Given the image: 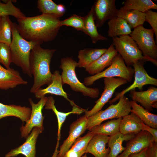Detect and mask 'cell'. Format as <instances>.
I'll list each match as a JSON object with an SVG mask.
<instances>
[{
  "mask_svg": "<svg viewBox=\"0 0 157 157\" xmlns=\"http://www.w3.org/2000/svg\"><path fill=\"white\" fill-rule=\"evenodd\" d=\"M134 73V69L131 67L127 66L122 57L118 53L107 69L96 74L85 78L83 84L87 87L92 85L100 78L114 77L122 78L129 82L131 81Z\"/></svg>",
  "mask_w": 157,
  "mask_h": 157,
  "instance_id": "obj_7",
  "label": "cell"
},
{
  "mask_svg": "<svg viewBox=\"0 0 157 157\" xmlns=\"http://www.w3.org/2000/svg\"><path fill=\"white\" fill-rule=\"evenodd\" d=\"M87 117L85 115L70 125L69 135L60 146L57 157L63 156L76 139L84 133L87 129Z\"/></svg>",
  "mask_w": 157,
  "mask_h": 157,
  "instance_id": "obj_13",
  "label": "cell"
},
{
  "mask_svg": "<svg viewBox=\"0 0 157 157\" xmlns=\"http://www.w3.org/2000/svg\"><path fill=\"white\" fill-rule=\"evenodd\" d=\"M115 0H97L91 7L97 27H101L108 20L117 17L118 9Z\"/></svg>",
  "mask_w": 157,
  "mask_h": 157,
  "instance_id": "obj_12",
  "label": "cell"
},
{
  "mask_svg": "<svg viewBox=\"0 0 157 157\" xmlns=\"http://www.w3.org/2000/svg\"><path fill=\"white\" fill-rule=\"evenodd\" d=\"M56 50L44 49L40 44L31 50L30 57L31 73L33 76V84L30 92L34 93L44 85H49L51 82L52 74L50 65Z\"/></svg>",
  "mask_w": 157,
  "mask_h": 157,
  "instance_id": "obj_2",
  "label": "cell"
},
{
  "mask_svg": "<svg viewBox=\"0 0 157 157\" xmlns=\"http://www.w3.org/2000/svg\"><path fill=\"white\" fill-rule=\"evenodd\" d=\"M152 28L147 29L143 25L134 28L129 35L135 42L143 56L149 61L157 66V46Z\"/></svg>",
  "mask_w": 157,
  "mask_h": 157,
  "instance_id": "obj_6",
  "label": "cell"
},
{
  "mask_svg": "<svg viewBox=\"0 0 157 157\" xmlns=\"http://www.w3.org/2000/svg\"><path fill=\"white\" fill-rule=\"evenodd\" d=\"M122 117L114 119L92 127L89 131L94 135L100 134L110 136L119 131V125Z\"/></svg>",
  "mask_w": 157,
  "mask_h": 157,
  "instance_id": "obj_30",
  "label": "cell"
},
{
  "mask_svg": "<svg viewBox=\"0 0 157 157\" xmlns=\"http://www.w3.org/2000/svg\"><path fill=\"white\" fill-rule=\"evenodd\" d=\"M143 122L135 114L131 112L122 117L119 132L124 135H136L142 131Z\"/></svg>",
  "mask_w": 157,
  "mask_h": 157,
  "instance_id": "obj_22",
  "label": "cell"
},
{
  "mask_svg": "<svg viewBox=\"0 0 157 157\" xmlns=\"http://www.w3.org/2000/svg\"><path fill=\"white\" fill-rule=\"evenodd\" d=\"M0 0V16L11 15L17 19L23 18L26 17L25 14L18 8L13 3L17 2L16 0Z\"/></svg>",
  "mask_w": 157,
  "mask_h": 157,
  "instance_id": "obj_33",
  "label": "cell"
},
{
  "mask_svg": "<svg viewBox=\"0 0 157 157\" xmlns=\"http://www.w3.org/2000/svg\"><path fill=\"white\" fill-rule=\"evenodd\" d=\"M31 109L28 107L13 104L5 105L0 102V119L8 116H14L23 122H27L29 119Z\"/></svg>",
  "mask_w": 157,
  "mask_h": 157,
  "instance_id": "obj_21",
  "label": "cell"
},
{
  "mask_svg": "<svg viewBox=\"0 0 157 157\" xmlns=\"http://www.w3.org/2000/svg\"><path fill=\"white\" fill-rule=\"evenodd\" d=\"M13 26V22L9 16H0V43L10 44Z\"/></svg>",
  "mask_w": 157,
  "mask_h": 157,
  "instance_id": "obj_32",
  "label": "cell"
},
{
  "mask_svg": "<svg viewBox=\"0 0 157 157\" xmlns=\"http://www.w3.org/2000/svg\"><path fill=\"white\" fill-rule=\"evenodd\" d=\"M113 44L128 67L139 60H148L142 55L135 42L129 35L113 37Z\"/></svg>",
  "mask_w": 157,
  "mask_h": 157,
  "instance_id": "obj_8",
  "label": "cell"
},
{
  "mask_svg": "<svg viewBox=\"0 0 157 157\" xmlns=\"http://www.w3.org/2000/svg\"><path fill=\"white\" fill-rule=\"evenodd\" d=\"M61 75L58 70L55 71L52 74L51 83L44 89L40 88L34 94L35 97L41 99L47 94H50L63 97L67 100L72 106H77L73 101L68 98L67 93L64 90Z\"/></svg>",
  "mask_w": 157,
  "mask_h": 157,
  "instance_id": "obj_16",
  "label": "cell"
},
{
  "mask_svg": "<svg viewBox=\"0 0 157 157\" xmlns=\"http://www.w3.org/2000/svg\"><path fill=\"white\" fill-rule=\"evenodd\" d=\"M57 10L60 17L63 15L66 11L65 6L61 4H57Z\"/></svg>",
  "mask_w": 157,
  "mask_h": 157,
  "instance_id": "obj_42",
  "label": "cell"
},
{
  "mask_svg": "<svg viewBox=\"0 0 157 157\" xmlns=\"http://www.w3.org/2000/svg\"><path fill=\"white\" fill-rule=\"evenodd\" d=\"M145 13V21L148 22L151 26L155 35L156 43L157 40V13L151 9L147 10Z\"/></svg>",
  "mask_w": 157,
  "mask_h": 157,
  "instance_id": "obj_38",
  "label": "cell"
},
{
  "mask_svg": "<svg viewBox=\"0 0 157 157\" xmlns=\"http://www.w3.org/2000/svg\"><path fill=\"white\" fill-rule=\"evenodd\" d=\"M145 157H157V142L154 141L146 148Z\"/></svg>",
  "mask_w": 157,
  "mask_h": 157,
  "instance_id": "obj_39",
  "label": "cell"
},
{
  "mask_svg": "<svg viewBox=\"0 0 157 157\" xmlns=\"http://www.w3.org/2000/svg\"><path fill=\"white\" fill-rule=\"evenodd\" d=\"M146 61L144 60H139L133 65L134 71V80L130 86L121 92L115 93V97L110 101V104H112L119 100L121 97L129 91L138 88L140 90H143V87L147 85L157 86V79L149 76L144 67Z\"/></svg>",
  "mask_w": 157,
  "mask_h": 157,
  "instance_id": "obj_9",
  "label": "cell"
},
{
  "mask_svg": "<svg viewBox=\"0 0 157 157\" xmlns=\"http://www.w3.org/2000/svg\"><path fill=\"white\" fill-rule=\"evenodd\" d=\"M83 154L81 153L75 152L69 149L62 157H81Z\"/></svg>",
  "mask_w": 157,
  "mask_h": 157,
  "instance_id": "obj_41",
  "label": "cell"
},
{
  "mask_svg": "<svg viewBox=\"0 0 157 157\" xmlns=\"http://www.w3.org/2000/svg\"><path fill=\"white\" fill-rule=\"evenodd\" d=\"M134 134L124 135L119 132L110 136L108 142L110 151L107 157H117L125 149L122 144L124 141H128L135 135Z\"/></svg>",
  "mask_w": 157,
  "mask_h": 157,
  "instance_id": "obj_26",
  "label": "cell"
},
{
  "mask_svg": "<svg viewBox=\"0 0 157 157\" xmlns=\"http://www.w3.org/2000/svg\"><path fill=\"white\" fill-rule=\"evenodd\" d=\"M84 33L90 38L92 42L96 44L100 40H106L107 38L99 33L97 30L93 16L92 9L91 8L88 14L84 17Z\"/></svg>",
  "mask_w": 157,
  "mask_h": 157,
  "instance_id": "obj_29",
  "label": "cell"
},
{
  "mask_svg": "<svg viewBox=\"0 0 157 157\" xmlns=\"http://www.w3.org/2000/svg\"><path fill=\"white\" fill-rule=\"evenodd\" d=\"M104 90L100 98L95 102V104L90 110H86L85 116L88 117L101 110L105 104L112 97L115 90L119 86L127 83L125 79L122 78H104Z\"/></svg>",
  "mask_w": 157,
  "mask_h": 157,
  "instance_id": "obj_10",
  "label": "cell"
},
{
  "mask_svg": "<svg viewBox=\"0 0 157 157\" xmlns=\"http://www.w3.org/2000/svg\"><path fill=\"white\" fill-rule=\"evenodd\" d=\"M107 49L86 48L80 50L78 53V67L85 68L94 62L107 51Z\"/></svg>",
  "mask_w": 157,
  "mask_h": 157,
  "instance_id": "obj_24",
  "label": "cell"
},
{
  "mask_svg": "<svg viewBox=\"0 0 157 157\" xmlns=\"http://www.w3.org/2000/svg\"><path fill=\"white\" fill-rule=\"evenodd\" d=\"M142 131L147 132L152 136L154 141L157 142V129L152 128L143 123L142 124Z\"/></svg>",
  "mask_w": 157,
  "mask_h": 157,
  "instance_id": "obj_40",
  "label": "cell"
},
{
  "mask_svg": "<svg viewBox=\"0 0 157 157\" xmlns=\"http://www.w3.org/2000/svg\"><path fill=\"white\" fill-rule=\"evenodd\" d=\"M146 148L139 152L132 154L129 157H145Z\"/></svg>",
  "mask_w": 157,
  "mask_h": 157,
  "instance_id": "obj_43",
  "label": "cell"
},
{
  "mask_svg": "<svg viewBox=\"0 0 157 157\" xmlns=\"http://www.w3.org/2000/svg\"><path fill=\"white\" fill-rule=\"evenodd\" d=\"M131 107L129 99L122 95L116 104H112L104 110H100L88 118L87 129L90 131L103 121L113 118L123 117L131 112Z\"/></svg>",
  "mask_w": 157,
  "mask_h": 157,
  "instance_id": "obj_5",
  "label": "cell"
},
{
  "mask_svg": "<svg viewBox=\"0 0 157 157\" xmlns=\"http://www.w3.org/2000/svg\"><path fill=\"white\" fill-rule=\"evenodd\" d=\"M55 101L53 97L50 96L47 98V100L45 105V108L47 110H51L56 115L58 122V141L60 139V132L62 126L66 117L69 115L72 114H80L86 110L78 106H73L72 110L67 113H64L58 111L55 105Z\"/></svg>",
  "mask_w": 157,
  "mask_h": 157,
  "instance_id": "obj_23",
  "label": "cell"
},
{
  "mask_svg": "<svg viewBox=\"0 0 157 157\" xmlns=\"http://www.w3.org/2000/svg\"><path fill=\"white\" fill-rule=\"evenodd\" d=\"M122 8L124 9L135 10L144 13L149 9H157V5L151 0H126Z\"/></svg>",
  "mask_w": 157,
  "mask_h": 157,
  "instance_id": "obj_31",
  "label": "cell"
},
{
  "mask_svg": "<svg viewBox=\"0 0 157 157\" xmlns=\"http://www.w3.org/2000/svg\"><path fill=\"white\" fill-rule=\"evenodd\" d=\"M77 67V62L71 57L61 59L60 68L62 70L61 75L63 84H68L72 90L81 92L84 96L97 98L99 93L98 88L88 87L78 79L75 73V69Z\"/></svg>",
  "mask_w": 157,
  "mask_h": 157,
  "instance_id": "obj_4",
  "label": "cell"
},
{
  "mask_svg": "<svg viewBox=\"0 0 157 157\" xmlns=\"http://www.w3.org/2000/svg\"><path fill=\"white\" fill-rule=\"evenodd\" d=\"M57 4L51 0H38L37 7L42 14L56 15L60 18L57 10Z\"/></svg>",
  "mask_w": 157,
  "mask_h": 157,
  "instance_id": "obj_34",
  "label": "cell"
},
{
  "mask_svg": "<svg viewBox=\"0 0 157 157\" xmlns=\"http://www.w3.org/2000/svg\"><path fill=\"white\" fill-rule=\"evenodd\" d=\"M94 134L90 131L85 135L80 136L75 141L70 149L77 152H80L84 154L88 145Z\"/></svg>",
  "mask_w": 157,
  "mask_h": 157,
  "instance_id": "obj_35",
  "label": "cell"
},
{
  "mask_svg": "<svg viewBox=\"0 0 157 157\" xmlns=\"http://www.w3.org/2000/svg\"><path fill=\"white\" fill-rule=\"evenodd\" d=\"M47 97L45 96L40 99L37 104L34 103L31 98L28 99L31 106V113L29 119L26 122L25 125H22L20 128L22 138H26L35 127H38L43 131L44 130V117L42 115V110L47 102Z\"/></svg>",
  "mask_w": 157,
  "mask_h": 157,
  "instance_id": "obj_11",
  "label": "cell"
},
{
  "mask_svg": "<svg viewBox=\"0 0 157 157\" xmlns=\"http://www.w3.org/2000/svg\"><path fill=\"white\" fill-rule=\"evenodd\" d=\"M17 24L16 23H13L12 40L10 45L12 63L20 67L24 74L32 77L30 65L31 52L36 45L41 44L22 38L18 31Z\"/></svg>",
  "mask_w": 157,
  "mask_h": 157,
  "instance_id": "obj_3",
  "label": "cell"
},
{
  "mask_svg": "<svg viewBox=\"0 0 157 157\" xmlns=\"http://www.w3.org/2000/svg\"><path fill=\"white\" fill-rule=\"evenodd\" d=\"M60 18L56 15L44 14L25 17L17 19V27L24 39L41 44L55 38L61 27Z\"/></svg>",
  "mask_w": 157,
  "mask_h": 157,
  "instance_id": "obj_1",
  "label": "cell"
},
{
  "mask_svg": "<svg viewBox=\"0 0 157 157\" xmlns=\"http://www.w3.org/2000/svg\"><path fill=\"white\" fill-rule=\"evenodd\" d=\"M154 142L152 135L147 132L142 131L128 141L124 150L117 157H129L147 148Z\"/></svg>",
  "mask_w": 157,
  "mask_h": 157,
  "instance_id": "obj_14",
  "label": "cell"
},
{
  "mask_svg": "<svg viewBox=\"0 0 157 157\" xmlns=\"http://www.w3.org/2000/svg\"><path fill=\"white\" fill-rule=\"evenodd\" d=\"M145 13L135 10H126L121 7L118 10L117 17L124 19L131 28L143 25L145 22Z\"/></svg>",
  "mask_w": 157,
  "mask_h": 157,
  "instance_id": "obj_27",
  "label": "cell"
},
{
  "mask_svg": "<svg viewBox=\"0 0 157 157\" xmlns=\"http://www.w3.org/2000/svg\"><path fill=\"white\" fill-rule=\"evenodd\" d=\"M108 36L113 38L118 36L129 35L131 28L123 18L116 17L109 20L108 22Z\"/></svg>",
  "mask_w": 157,
  "mask_h": 157,
  "instance_id": "obj_25",
  "label": "cell"
},
{
  "mask_svg": "<svg viewBox=\"0 0 157 157\" xmlns=\"http://www.w3.org/2000/svg\"><path fill=\"white\" fill-rule=\"evenodd\" d=\"M81 157H87V156L86 154L85 153V154L84 155H83Z\"/></svg>",
  "mask_w": 157,
  "mask_h": 157,
  "instance_id": "obj_44",
  "label": "cell"
},
{
  "mask_svg": "<svg viewBox=\"0 0 157 157\" xmlns=\"http://www.w3.org/2000/svg\"><path fill=\"white\" fill-rule=\"evenodd\" d=\"M118 54L113 44L98 59L85 68V71L92 76L99 73L112 64L114 58Z\"/></svg>",
  "mask_w": 157,
  "mask_h": 157,
  "instance_id": "obj_19",
  "label": "cell"
},
{
  "mask_svg": "<svg viewBox=\"0 0 157 157\" xmlns=\"http://www.w3.org/2000/svg\"><path fill=\"white\" fill-rule=\"evenodd\" d=\"M131 112L137 115L144 124L152 128L157 129V115L151 113L137 103L130 101Z\"/></svg>",
  "mask_w": 157,
  "mask_h": 157,
  "instance_id": "obj_28",
  "label": "cell"
},
{
  "mask_svg": "<svg viewBox=\"0 0 157 157\" xmlns=\"http://www.w3.org/2000/svg\"><path fill=\"white\" fill-rule=\"evenodd\" d=\"M43 131L38 127H34L30 134L26 138L25 142L22 145L7 153L5 157H14L22 154L26 157H35V146L37 139Z\"/></svg>",
  "mask_w": 157,
  "mask_h": 157,
  "instance_id": "obj_15",
  "label": "cell"
},
{
  "mask_svg": "<svg viewBox=\"0 0 157 157\" xmlns=\"http://www.w3.org/2000/svg\"><path fill=\"white\" fill-rule=\"evenodd\" d=\"M60 25L69 26L74 28L77 31L84 32V17L74 14L68 18L63 21H60Z\"/></svg>",
  "mask_w": 157,
  "mask_h": 157,
  "instance_id": "obj_36",
  "label": "cell"
},
{
  "mask_svg": "<svg viewBox=\"0 0 157 157\" xmlns=\"http://www.w3.org/2000/svg\"><path fill=\"white\" fill-rule=\"evenodd\" d=\"M28 83L17 71L11 68H5L0 64V89H13L19 85Z\"/></svg>",
  "mask_w": 157,
  "mask_h": 157,
  "instance_id": "obj_18",
  "label": "cell"
},
{
  "mask_svg": "<svg viewBox=\"0 0 157 157\" xmlns=\"http://www.w3.org/2000/svg\"><path fill=\"white\" fill-rule=\"evenodd\" d=\"M130 91L132 101L139 103L143 108L149 112L153 110V108H157V88L151 86L145 91Z\"/></svg>",
  "mask_w": 157,
  "mask_h": 157,
  "instance_id": "obj_17",
  "label": "cell"
},
{
  "mask_svg": "<svg viewBox=\"0 0 157 157\" xmlns=\"http://www.w3.org/2000/svg\"><path fill=\"white\" fill-rule=\"evenodd\" d=\"M10 45L5 43H0V63L3 64L7 69L10 68L12 63Z\"/></svg>",
  "mask_w": 157,
  "mask_h": 157,
  "instance_id": "obj_37",
  "label": "cell"
},
{
  "mask_svg": "<svg viewBox=\"0 0 157 157\" xmlns=\"http://www.w3.org/2000/svg\"><path fill=\"white\" fill-rule=\"evenodd\" d=\"M109 136L100 134H95L90 141L85 151L95 157H107L110 151L108 147L106 148Z\"/></svg>",
  "mask_w": 157,
  "mask_h": 157,
  "instance_id": "obj_20",
  "label": "cell"
}]
</instances>
